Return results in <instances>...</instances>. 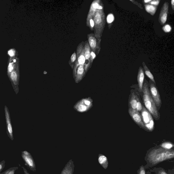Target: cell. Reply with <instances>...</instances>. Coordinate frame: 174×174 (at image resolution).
I'll list each match as a JSON object with an SVG mask.
<instances>
[{
	"label": "cell",
	"mask_w": 174,
	"mask_h": 174,
	"mask_svg": "<svg viewBox=\"0 0 174 174\" xmlns=\"http://www.w3.org/2000/svg\"><path fill=\"white\" fill-rule=\"evenodd\" d=\"M174 157L173 149L167 150L160 147L153 148L147 151L145 157L147 164L144 168L153 167L165 161L172 160Z\"/></svg>",
	"instance_id": "6da1fadb"
},
{
	"label": "cell",
	"mask_w": 174,
	"mask_h": 174,
	"mask_svg": "<svg viewBox=\"0 0 174 174\" xmlns=\"http://www.w3.org/2000/svg\"><path fill=\"white\" fill-rule=\"evenodd\" d=\"M143 86V100L146 109L157 120H159L160 115L153 99L150 94L148 82L145 79Z\"/></svg>",
	"instance_id": "7a4b0ae2"
},
{
	"label": "cell",
	"mask_w": 174,
	"mask_h": 174,
	"mask_svg": "<svg viewBox=\"0 0 174 174\" xmlns=\"http://www.w3.org/2000/svg\"><path fill=\"white\" fill-rule=\"evenodd\" d=\"M140 114L144 126L145 130L149 132L153 131L154 129V123L153 118L143 105L142 106V109Z\"/></svg>",
	"instance_id": "3957f363"
},
{
	"label": "cell",
	"mask_w": 174,
	"mask_h": 174,
	"mask_svg": "<svg viewBox=\"0 0 174 174\" xmlns=\"http://www.w3.org/2000/svg\"><path fill=\"white\" fill-rule=\"evenodd\" d=\"M8 76L11 82L13 89L15 94L17 95L19 91L20 66L16 68Z\"/></svg>",
	"instance_id": "277c9868"
},
{
	"label": "cell",
	"mask_w": 174,
	"mask_h": 174,
	"mask_svg": "<svg viewBox=\"0 0 174 174\" xmlns=\"http://www.w3.org/2000/svg\"><path fill=\"white\" fill-rule=\"evenodd\" d=\"M149 84L150 94L156 104L158 110H159L161 106L162 102L159 91L155 84L150 80L149 81Z\"/></svg>",
	"instance_id": "5b68a950"
},
{
	"label": "cell",
	"mask_w": 174,
	"mask_h": 174,
	"mask_svg": "<svg viewBox=\"0 0 174 174\" xmlns=\"http://www.w3.org/2000/svg\"><path fill=\"white\" fill-rule=\"evenodd\" d=\"M5 118H6L7 133L10 139L13 141L14 140V134L12 125L11 118L8 108L5 105L4 107Z\"/></svg>",
	"instance_id": "8992f818"
},
{
	"label": "cell",
	"mask_w": 174,
	"mask_h": 174,
	"mask_svg": "<svg viewBox=\"0 0 174 174\" xmlns=\"http://www.w3.org/2000/svg\"><path fill=\"white\" fill-rule=\"evenodd\" d=\"M94 22L98 27L99 36L102 33L105 25V16L103 11L99 10L97 12L94 18Z\"/></svg>",
	"instance_id": "52a82bcc"
},
{
	"label": "cell",
	"mask_w": 174,
	"mask_h": 174,
	"mask_svg": "<svg viewBox=\"0 0 174 174\" xmlns=\"http://www.w3.org/2000/svg\"><path fill=\"white\" fill-rule=\"evenodd\" d=\"M128 113L134 122L140 127L145 130L140 113L137 110L131 109L130 108H129L128 109Z\"/></svg>",
	"instance_id": "ba28073f"
},
{
	"label": "cell",
	"mask_w": 174,
	"mask_h": 174,
	"mask_svg": "<svg viewBox=\"0 0 174 174\" xmlns=\"http://www.w3.org/2000/svg\"><path fill=\"white\" fill-rule=\"evenodd\" d=\"M169 4L165 2L160 10L159 17V21L161 25H164L166 22L168 14Z\"/></svg>",
	"instance_id": "9c48e42d"
},
{
	"label": "cell",
	"mask_w": 174,
	"mask_h": 174,
	"mask_svg": "<svg viewBox=\"0 0 174 174\" xmlns=\"http://www.w3.org/2000/svg\"><path fill=\"white\" fill-rule=\"evenodd\" d=\"M21 156L26 166L31 171L36 172V169L35 162L30 154L28 155H26L22 153Z\"/></svg>",
	"instance_id": "30bf717a"
},
{
	"label": "cell",
	"mask_w": 174,
	"mask_h": 174,
	"mask_svg": "<svg viewBox=\"0 0 174 174\" xmlns=\"http://www.w3.org/2000/svg\"><path fill=\"white\" fill-rule=\"evenodd\" d=\"M20 66V59L17 57L15 58L12 59L8 57V59L7 74L9 75L16 68Z\"/></svg>",
	"instance_id": "8fae6325"
},
{
	"label": "cell",
	"mask_w": 174,
	"mask_h": 174,
	"mask_svg": "<svg viewBox=\"0 0 174 174\" xmlns=\"http://www.w3.org/2000/svg\"><path fill=\"white\" fill-rule=\"evenodd\" d=\"M73 109L79 113H84L89 111L90 109L84 104L83 99L78 101L74 105Z\"/></svg>",
	"instance_id": "7c38bea8"
},
{
	"label": "cell",
	"mask_w": 174,
	"mask_h": 174,
	"mask_svg": "<svg viewBox=\"0 0 174 174\" xmlns=\"http://www.w3.org/2000/svg\"><path fill=\"white\" fill-rule=\"evenodd\" d=\"M144 79V75L143 68L140 67L139 68L137 80H138V90L139 92H143V84Z\"/></svg>",
	"instance_id": "4fadbf2b"
},
{
	"label": "cell",
	"mask_w": 174,
	"mask_h": 174,
	"mask_svg": "<svg viewBox=\"0 0 174 174\" xmlns=\"http://www.w3.org/2000/svg\"><path fill=\"white\" fill-rule=\"evenodd\" d=\"M74 167L73 161L71 160L65 165L61 174H73Z\"/></svg>",
	"instance_id": "5bb4252c"
},
{
	"label": "cell",
	"mask_w": 174,
	"mask_h": 174,
	"mask_svg": "<svg viewBox=\"0 0 174 174\" xmlns=\"http://www.w3.org/2000/svg\"><path fill=\"white\" fill-rule=\"evenodd\" d=\"M98 161L99 164L105 169H107L109 165V162L107 157L104 155L100 154L98 155Z\"/></svg>",
	"instance_id": "9a60e30c"
},
{
	"label": "cell",
	"mask_w": 174,
	"mask_h": 174,
	"mask_svg": "<svg viewBox=\"0 0 174 174\" xmlns=\"http://www.w3.org/2000/svg\"><path fill=\"white\" fill-rule=\"evenodd\" d=\"M84 68L82 65H80L78 68L77 74L75 77V82L78 83L82 79L84 75Z\"/></svg>",
	"instance_id": "2e32d148"
},
{
	"label": "cell",
	"mask_w": 174,
	"mask_h": 174,
	"mask_svg": "<svg viewBox=\"0 0 174 174\" xmlns=\"http://www.w3.org/2000/svg\"><path fill=\"white\" fill-rule=\"evenodd\" d=\"M144 6L147 12L152 16L155 15L157 9V7L149 4H144Z\"/></svg>",
	"instance_id": "e0dca14e"
},
{
	"label": "cell",
	"mask_w": 174,
	"mask_h": 174,
	"mask_svg": "<svg viewBox=\"0 0 174 174\" xmlns=\"http://www.w3.org/2000/svg\"><path fill=\"white\" fill-rule=\"evenodd\" d=\"M137 104V100L136 97V95L134 92L132 93L130 98L129 101V108L131 109L136 110V106Z\"/></svg>",
	"instance_id": "ac0fdd59"
},
{
	"label": "cell",
	"mask_w": 174,
	"mask_h": 174,
	"mask_svg": "<svg viewBox=\"0 0 174 174\" xmlns=\"http://www.w3.org/2000/svg\"><path fill=\"white\" fill-rule=\"evenodd\" d=\"M142 64H143L144 73H145V74L147 76V77H148L150 79V80L155 85V84H156V83H155L154 76L153 75L152 73L151 72H150V70L146 65L145 63L143 62Z\"/></svg>",
	"instance_id": "d6986e66"
},
{
	"label": "cell",
	"mask_w": 174,
	"mask_h": 174,
	"mask_svg": "<svg viewBox=\"0 0 174 174\" xmlns=\"http://www.w3.org/2000/svg\"><path fill=\"white\" fill-rule=\"evenodd\" d=\"M7 54L9 57L12 59L18 57V52L15 48H10L8 50Z\"/></svg>",
	"instance_id": "ffe728a7"
},
{
	"label": "cell",
	"mask_w": 174,
	"mask_h": 174,
	"mask_svg": "<svg viewBox=\"0 0 174 174\" xmlns=\"http://www.w3.org/2000/svg\"><path fill=\"white\" fill-rule=\"evenodd\" d=\"M160 146L163 149L169 150L172 149L174 147V144L170 142L166 141L163 142L160 145Z\"/></svg>",
	"instance_id": "44dd1931"
},
{
	"label": "cell",
	"mask_w": 174,
	"mask_h": 174,
	"mask_svg": "<svg viewBox=\"0 0 174 174\" xmlns=\"http://www.w3.org/2000/svg\"><path fill=\"white\" fill-rule=\"evenodd\" d=\"M82 99L84 104L91 109L93 106V100L91 98V97H88Z\"/></svg>",
	"instance_id": "7402d4cb"
},
{
	"label": "cell",
	"mask_w": 174,
	"mask_h": 174,
	"mask_svg": "<svg viewBox=\"0 0 174 174\" xmlns=\"http://www.w3.org/2000/svg\"><path fill=\"white\" fill-rule=\"evenodd\" d=\"M89 40L91 48L93 49L96 48L97 46V41L96 39L94 36H91L89 38Z\"/></svg>",
	"instance_id": "603a6c76"
},
{
	"label": "cell",
	"mask_w": 174,
	"mask_h": 174,
	"mask_svg": "<svg viewBox=\"0 0 174 174\" xmlns=\"http://www.w3.org/2000/svg\"><path fill=\"white\" fill-rule=\"evenodd\" d=\"M150 170L154 172L155 174H168L164 169L162 168H155L153 169Z\"/></svg>",
	"instance_id": "cb8c5ba5"
},
{
	"label": "cell",
	"mask_w": 174,
	"mask_h": 174,
	"mask_svg": "<svg viewBox=\"0 0 174 174\" xmlns=\"http://www.w3.org/2000/svg\"><path fill=\"white\" fill-rule=\"evenodd\" d=\"M136 97L137 100L136 110L140 113L142 109V106H143V105L141 104L139 97L137 95H136Z\"/></svg>",
	"instance_id": "d4e9b609"
},
{
	"label": "cell",
	"mask_w": 174,
	"mask_h": 174,
	"mask_svg": "<svg viewBox=\"0 0 174 174\" xmlns=\"http://www.w3.org/2000/svg\"><path fill=\"white\" fill-rule=\"evenodd\" d=\"M18 169V167L10 168L4 172L0 173V174H14L15 171Z\"/></svg>",
	"instance_id": "484cf974"
},
{
	"label": "cell",
	"mask_w": 174,
	"mask_h": 174,
	"mask_svg": "<svg viewBox=\"0 0 174 174\" xmlns=\"http://www.w3.org/2000/svg\"><path fill=\"white\" fill-rule=\"evenodd\" d=\"M107 22L108 25H110V28L112 26V23L115 20L114 15L113 14H110L107 15Z\"/></svg>",
	"instance_id": "4316f807"
},
{
	"label": "cell",
	"mask_w": 174,
	"mask_h": 174,
	"mask_svg": "<svg viewBox=\"0 0 174 174\" xmlns=\"http://www.w3.org/2000/svg\"><path fill=\"white\" fill-rule=\"evenodd\" d=\"M162 30L164 31L165 33H170L171 30V28L170 25L166 24L163 26Z\"/></svg>",
	"instance_id": "83f0119b"
},
{
	"label": "cell",
	"mask_w": 174,
	"mask_h": 174,
	"mask_svg": "<svg viewBox=\"0 0 174 174\" xmlns=\"http://www.w3.org/2000/svg\"><path fill=\"white\" fill-rule=\"evenodd\" d=\"M78 61L79 64L81 65H83L85 61V57L83 56V55H81V56L79 57Z\"/></svg>",
	"instance_id": "f1b7e54d"
},
{
	"label": "cell",
	"mask_w": 174,
	"mask_h": 174,
	"mask_svg": "<svg viewBox=\"0 0 174 174\" xmlns=\"http://www.w3.org/2000/svg\"><path fill=\"white\" fill-rule=\"evenodd\" d=\"M137 173L138 174H146L145 169L143 165H142L140 167L139 169L137 171Z\"/></svg>",
	"instance_id": "f546056e"
},
{
	"label": "cell",
	"mask_w": 174,
	"mask_h": 174,
	"mask_svg": "<svg viewBox=\"0 0 174 174\" xmlns=\"http://www.w3.org/2000/svg\"><path fill=\"white\" fill-rule=\"evenodd\" d=\"M160 0H152L149 4L153 5V6L158 7L160 3Z\"/></svg>",
	"instance_id": "4dcf8cb0"
},
{
	"label": "cell",
	"mask_w": 174,
	"mask_h": 174,
	"mask_svg": "<svg viewBox=\"0 0 174 174\" xmlns=\"http://www.w3.org/2000/svg\"><path fill=\"white\" fill-rule=\"evenodd\" d=\"M5 163H6V161L5 160H2L1 162H0V173H1L2 171L5 168Z\"/></svg>",
	"instance_id": "1f68e13d"
},
{
	"label": "cell",
	"mask_w": 174,
	"mask_h": 174,
	"mask_svg": "<svg viewBox=\"0 0 174 174\" xmlns=\"http://www.w3.org/2000/svg\"><path fill=\"white\" fill-rule=\"evenodd\" d=\"M100 6H101V5H100L98 2H95V3L92 5V9H93L94 10L96 9L98 10Z\"/></svg>",
	"instance_id": "d6a6232c"
},
{
	"label": "cell",
	"mask_w": 174,
	"mask_h": 174,
	"mask_svg": "<svg viewBox=\"0 0 174 174\" xmlns=\"http://www.w3.org/2000/svg\"><path fill=\"white\" fill-rule=\"evenodd\" d=\"M130 1L132 2L134 4L137 5L139 8L141 9H143V7H142V5L138 2L134 1V0H130Z\"/></svg>",
	"instance_id": "836d02e7"
},
{
	"label": "cell",
	"mask_w": 174,
	"mask_h": 174,
	"mask_svg": "<svg viewBox=\"0 0 174 174\" xmlns=\"http://www.w3.org/2000/svg\"><path fill=\"white\" fill-rule=\"evenodd\" d=\"M91 56V54L89 51H87L85 52V58L86 59H88L90 58Z\"/></svg>",
	"instance_id": "e575fe53"
},
{
	"label": "cell",
	"mask_w": 174,
	"mask_h": 174,
	"mask_svg": "<svg viewBox=\"0 0 174 174\" xmlns=\"http://www.w3.org/2000/svg\"><path fill=\"white\" fill-rule=\"evenodd\" d=\"M76 59V54L75 53L73 54L71 57V61L73 62H74Z\"/></svg>",
	"instance_id": "d590c367"
},
{
	"label": "cell",
	"mask_w": 174,
	"mask_h": 174,
	"mask_svg": "<svg viewBox=\"0 0 174 174\" xmlns=\"http://www.w3.org/2000/svg\"><path fill=\"white\" fill-rule=\"evenodd\" d=\"M152 0H143V2L144 4H149Z\"/></svg>",
	"instance_id": "8d00e7d4"
},
{
	"label": "cell",
	"mask_w": 174,
	"mask_h": 174,
	"mask_svg": "<svg viewBox=\"0 0 174 174\" xmlns=\"http://www.w3.org/2000/svg\"><path fill=\"white\" fill-rule=\"evenodd\" d=\"M90 23L91 26L92 27H93L95 25V23L94 21L92 20L91 19L90 20Z\"/></svg>",
	"instance_id": "74e56055"
},
{
	"label": "cell",
	"mask_w": 174,
	"mask_h": 174,
	"mask_svg": "<svg viewBox=\"0 0 174 174\" xmlns=\"http://www.w3.org/2000/svg\"><path fill=\"white\" fill-rule=\"evenodd\" d=\"M91 55L92 57V58H93V59H94L95 58V57H96V54H95V53H94L93 52H91Z\"/></svg>",
	"instance_id": "f35d334b"
},
{
	"label": "cell",
	"mask_w": 174,
	"mask_h": 174,
	"mask_svg": "<svg viewBox=\"0 0 174 174\" xmlns=\"http://www.w3.org/2000/svg\"><path fill=\"white\" fill-rule=\"evenodd\" d=\"M171 7H172V9L173 11L174 10V0H172L171 1Z\"/></svg>",
	"instance_id": "ab89813d"
},
{
	"label": "cell",
	"mask_w": 174,
	"mask_h": 174,
	"mask_svg": "<svg viewBox=\"0 0 174 174\" xmlns=\"http://www.w3.org/2000/svg\"><path fill=\"white\" fill-rule=\"evenodd\" d=\"M22 167L23 169V172H24V174H30L28 172L27 170H26V169L24 167L22 166Z\"/></svg>",
	"instance_id": "60d3db41"
},
{
	"label": "cell",
	"mask_w": 174,
	"mask_h": 174,
	"mask_svg": "<svg viewBox=\"0 0 174 174\" xmlns=\"http://www.w3.org/2000/svg\"><path fill=\"white\" fill-rule=\"evenodd\" d=\"M169 172H168V174H174V169H173L172 170H169Z\"/></svg>",
	"instance_id": "b9f144b4"
},
{
	"label": "cell",
	"mask_w": 174,
	"mask_h": 174,
	"mask_svg": "<svg viewBox=\"0 0 174 174\" xmlns=\"http://www.w3.org/2000/svg\"><path fill=\"white\" fill-rule=\"evenodd\" d=\"M146 174H152L151 172L150 171H147Z\"/></svg>",
	"instance_id": "7bdbcfd3"
},
{
	"label": "cell",
	"mask_w": 174,
	"mask_h": 174,
	"mask_svg": "<svg viewBox=\"0 0 174 174\" xmlns=\"http://www.w3.org/2000/svg\"><path fill=\"white\" fill-rule=\"evenodd\" d=\"M44 74H46L47 73V72H46V71H44Z\"/></svg>",
	"instance_id": "ee69618b"
}]
</instances>
